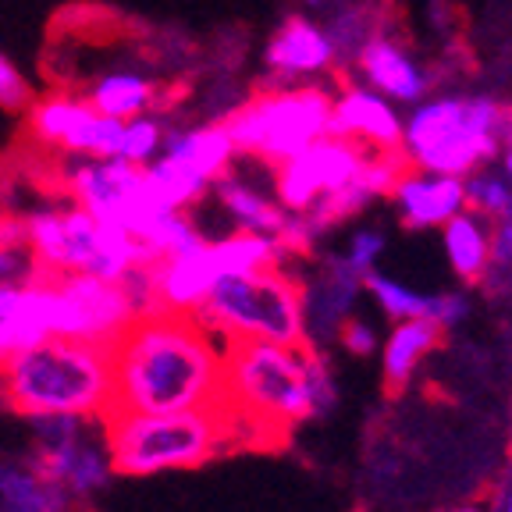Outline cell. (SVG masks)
Returning <instances> with one entry per match:
<instances>
[{
    "mask_svg": "<svg viewBox=\"0 0 512 512\" xmlns=\"http://www.w3.org/2000/svg\"><path fill=\"white\" fill-rule=\"evenodd\" d=\"M224 399V342L192 313H143L111 345L107 413H189Z\"/></svg>",
    "mask_w": 512,
    "mask_h": 512,
    "instance_id": "cell-1",
    "label": "cell"
},
{
    "mask_svg": "<svg viewBox=\"0 0 512 512\" xmlns=\"http://www.w3.org/2000/svg\"><path fill=\"white\" fill-rule=\"evenodd\" d=\"M242 445H285L313 420L306 392V345H224V399Z\"/></svg>",
    "mask_w": 512,
    "mask_h": 512,
    "instance_id": "cell-2",
    "label": "cell"
},
{
    "mask_svg": "<svg viewBox=\"0 0 512 512\" xmlns=\"http://www.w3.org/2000/svg\"><path fill=\"white\" fill-rule=\"evenodd\" d=\"M0 402L25 416L104 420L111 406V345L47 338L0 363Z\"/></svg>",
    "mask_w": 512,
    "mask_h": 512,
    "instance_id": "cell-3",
    "label": "cell"
},
{
    "mask_svg": "<svg viewBox=\"0 0 512 512\" xmlns=\"http://www.w3.org/2000/svg\"><path fill=\"white\" fill-rule=\"evenodd\" d=\"M509 139L512 107L495 96H424L402 118L399 153L416 171L466 178L498 160Z\"/></svg>",
    "mask_w": 512,
    "mask_h": 512,
    "instance_id": "cell-4",
    "label": "cell"
},
{
    "mask_svg": "<svg viewBox=\"0 0 512 512\" xmlns=\"http://www.w3.org/2000/svg\"><path fill=\"white\" fill-rule=\"evenodd\" d=\"M100 434L114 477L196 470L242 445L232 416L221 406L189 413H107Z\"/></svg>",
    "mask_w": 512,
    "mask_h": 512,
    "instance_id": "cell-5",
    "label": "cell"
},
{
    "mask_svg": "<svg viewBox=\"0 0 512 512\" xmlns=\"http://www.w3.org/2000/svg\"><path fill=\"white\" fill-rule=\"evenodd\" d=\"M25 221V253L40 274H93L121 281L132 267H150V253L121 228L100 224L75 203H50Z\"/></svg>",
    "mask_w": 512,
    "mask_h": 512,
    "instance_id": "cell-6",
    "label": "cell"
},
{
    "mask_svg": "<svg viewBox=\"0 0 512 512\" xmlns=\"http://www.w3.org/2000/svg\"><path fill=\"white\" fill-rule=\"evenodd\" d=\"M196 320L207 324L224 345H306L303 292L292 267H264L253 274L221 278L196 310Z\"/></svg>",
    "mask_w": 512,
    "mask_h": 512,
    "instance_id": "cell-7",
    "label": "cell"
},
{
    "mask_svg": "<svg viewBox=\"0 0 512 512\" xmlns=\"http://www.w3.org/2000/svg\"><path fill=\"white\" fill-rule=\"evenodd\" d=\"M331 100L335 93L320 82L264 86L228 111L224 128H228L239 157L260 160L264 168H278L328 136Z\"/></svg>",
    "mask_w": 512,
    "mask_h": 512,
    "instance_id": "cell-8",
    "label": "cell"
},
{
    "mask_svg": "<svg viewBox=\"0 0 512 512\" xmlns=\"http://www.w3.org/2000/svg\"><path fill=\"white\" fill-rule=\"evenodd\" d=\"M61 192L100 224L121 228L132 239H139L153 214L164 210L153 203L143 168L118 157H64Z\"/></svg>",
    "mask_w": 512,
    "mask_h": 512,
    "instance_id": "cell-9",
    "label": "cell"
},
{
    "mask_svg": "<svg viewBox=\"0 0 512 512\" xmlns=\"http://www.w3.org/2000/svg\"><path fill=\"white\" fill-rule=\"evenodd\" d=\"M43 288L50 338L114 345L136 320V306L121 281H104L93 274H43Z\"/></svg>",
    "mask_w": 512,
    "mask_h": 512,
    "instance_id": "cell-10",
    "label": "cell"
},
{
    "mask_svg": "<svg viewBox=\"0 0 512 512\" xmlns=\"http://www.w3.org/2000/svg\"><path fill=\"white\" fill-rule=\"evenodd\" d=\"M25 136L61 157H118L125 121L96 114L75 89L32 96L25 107Z\"/></svg>",
    "mask_w": 512,
    "mask_h": 512,
    "instance_id": "cell-11",
    "label": "cell"
},
{
    "mask_svg": "<svg viewBox=\"0 0 512 512\" xmlns=\"http://www.w3.org/2000/svg\"><path fill=\"white\" fill-rule=\"evenodd\" d=\"M367 150L349 139L324 136L292 160L278 164L274 171V200L288 210V214H306L328 196L342 192L345 185L356 182Z\"/></svg>",
    "mask_w": 512,
    "mask_h": 512,
    "instance_id": "cell-12",
    "label": "cell"
},
{
    "mask_svg": "<svg viewBox=\"0 0 512 512\" xmlns=\"http://www.w3.org/2000/svg\"><path fill=\"white\" fill-rule=\"evenodd\" d=\"M29 466L43 480L57 484L75 505L107 491V484L114 480V466L111 456H107L104 434H100V420H89L72 438L54 441V445H36Z\"/></svg>",
    "mask_w": 512,
    "mask_h": 512,
    "instance_id": "cell-13",
    "label": "cell"
},
{
    "mask_svg": "<svg viewBox=\"0 0 512 512\" xmlns=\"http://www.w3.org/2000/svg\"><path fill=\"white\" fill-rule=\"evenodd\" d=\"M360 288H363V278L345 264L342 253L317 256V271H313L310 278H299L306 345L328 349V345L335 342L338 328L352 317V306H356Z\"/></svg>",
    "mask_w": 512,
    "mask_h": 512,
    "instance_id": "cell-14",
    "label": "cell"
},
{
    "mask_svg": "<svg viewBox=\"0 0 512 512\" xmlns=\"http://www.w3.org/2000/svg\"><path fill=\"white\" fill-rule=\"evenodd\" d=\"M264 68L271 75V86H303L335 72L338 54L324 25L303 15H288L267 40Z\"/></svg>",
    "mask_w": 512,
    "mask_h": 512,
    "instance_id": "cell-15",
    "label": "cell"
},
{
    "mask_svg": "<svg viewBox=\"0 0 512 512\" xmlns=\"http://www.w3.org/2000/svg\"><path fill=\"white\" fill-rule=\"evenodd\" d=\"M352 75L356 82L370 86L374 93L388 96L392 104H420L424 96H431V72L424 61L392 32L377 29L352 57Z\"/></svg>",
    "mask_w": 512,
    "mask_h": 512,
    "instance_id": "cell-16",
    "label": "cell"
},
{
    "mask_svg": "<svg viewBox=\"0 0 512 512\" xmlns=\"http://www.w3.org/2000/svg\"><path fill=\"white\" fill-rule=\"evenodd\" d=\"M328 136L349 139L367 153H399L402 114L399 104L374 93L363 82H342L331 100V132Z\"/></svg>",
    "mask_w": 512,
    "mask_h": 512,
    "instance_id": "cell-17",
    "label": "cell"
},
{
    "mask_svg": "<svg viewBox=\"0 0 512 512\" xmlns=\"http://www.w3.org/2000/svg\"><path fill=\"white\" fill-rule=\"evenodd\" d=\"M388 200L395 203L399 221L409 232H427V228H441L459 210H466V189L463 178L406 168L388 192Z\"/></svg>",
    "mask_w": 512,
    "mask_h": 512,
    "instance_id": "cell-18",
    "label": "cell"
},
{
    "mask_svg": "<svg viewBox=\"0 0 512 512\" xmlns=\"http://www.w3.org/2000/svg\"><path fill=\"white\" fill-rule=\"evenodd\" d=\"M217 285V271L210 264L207 239L200 246L185 249V253L164 256L157 264H150V288H153V306L160 313H192L203 306L210 296V288Z\"/></svg>",
    "mask_w": 512,
    "mask_h": 512,
    "instance_id": "cell-19",
    "label": "cell"
},
{
    "mask_svg": "<svg viewBox=\"0 0 512 512\" xmlns=\"http://www.w3.org/2000/svg\"><path fill=\"white\" fill-rule=\"evenodd\" d=\"M86 104L96 114H107V118H139V114H160L164 104V86L153 79L146 68L136 64H111L104 72H96L93 79L82 89Z\"/></svg>",
    "mask_w": 512,
    "mask_h": 512,
    "instance_id": "cell-20",
    "label": "cell"
},
{
    "mask_svg": "<svg viewBox=\"0 0 512 512\" xmlns=\"http://www.w3.org/2000/svg\"><path fill=\"white\" fill-rule=\"evenodd\" d=\"M164 157L178 160L185 168H192L196 175H203L210 185L224 175V171L235 168V143L228 136L224 121H203V125H168V136H164Z\"/></svg>",
    "mask_w": 512,
    "mask_h": 512,
    "instance_id": "cell-21",
    "label": "cell"
},
{
    "mask_svg": "<svg viewBox=\"0 0 512 512\" xmlns=\"http://www.w3.org/2000/svg\"><path fill=\"white\" fill-rule=\"evenodd\" d=\"M445 331L434 324L431 317H413L392 324V331L381 342V377L388 395H399L409 388V381L416 377L420 363L431 356L441 345Z\"/></svg>",
    "mask_w": 512,
    "mask_h": 512,
    "instance_id": "cell-22",
    "label": "cell"
},
{
    "mask_svg": "<svg viewBox=\"0 0 512 512\" xmlns=\"http://www.w3.org/2000/svg\"><path fill=\"white\" fill-rule=\"evenodd\" d=\"M217 207L228 214L235 232H253V235H278L285 224L288 210L274 200L271 192H264L260 185H253L249 178H242L239 171H224L214 185H210Z\"/></svg>",
    "mask_w": 512,
    "mask_h": 512,
    "instance_id": "cell-23",
    "label": "cell"
},
{
    "mask_svg": "<svg viewBox=\"0 0 512 512\" xmlns=\"http://www.w3.org/2000/svg\"><path fill=\"white\" fill-rule=\"evenodd\" d=\"M441 246H445L448 267L463 285H484L491 271V221L459 210L452 221L441 224Z\"/></svg>",
    "mask_w": 512,
    "mask_h": 512,
    "instance_id": "cell-24",
    "label": "cell"
},
{
    "mask_svg": "<svg viewBox=\"0 0 512 512\" xmlns=\"http://www.w3.org/2000/svg\"><path fill=\"white\" fill-rule=\"evenodd\" d=\"M0 505L4 512H75V502L57 484L25 463H0Z\"/></svg>",
    "mask_w": 512,
    "mask_h": 512,
    "instance_id": "cell-25",
    "label": "cell"
},
{
    "mask_svg": "<svg viewBox=\"0 0 512 512\" xmlns=\"http://www.w3.org/2000/svg\"><path fill=\"white\" fill-rule=\"evenodd\" d=\"M146 185H150V196L157 207L164 210H192L196 203H203L210 196V182L203 175H196L192 168L178 164V160L164 157L150 160L143 168Z\"/></svg>",
    "mask_w": 512,
    "mask_h": 512,
    "instance_id": "cell-26",
    "label": "cell"
},
{
    "mask_svg": "<svg viewBox=\"0 0 512 512\" xmlns=\"http://www.w3.org/2000/svg\"><path fill=\"white\" fill-rule=\"evenodd\" d=\"M363 288H367L370 299L381 306V313L392 320V324L427 317V310H431V296H424L420 288L406 285V281L392 278V274H384V271H370L367 278H363Z\"/></svg>",
    "mask_w": 512,
    "mask_h": 512,
    "instance_id": "cell-27",
    "label": "cell"
},
{
    "mask_svg": "<svg viewBox=\"0 0 512 512\" xmlns=\"http://www.w3.org/2000/svg\"><path fill=\"white\" fill-rule=\"evenodd\" d=\"M164 136H168V121L160 118V114H139V118H128L125 128H121L118 160L136 164V168H146V164L157 160L160 150H164Z\"/></svg>",
    "mask_w": 512,
    "mask_h": 512,
    "instance_id": "cell-28",
    "label": "cell"
},
{
    "mask_svg": "<svg viewBox=\"0 0 512 512\" xmlns=\"http://www.w3.org/2000/svg\"><path fill=\"white\" fill-rule=\"evenodd\" d=\"M463 189H466V210L488 217V221H498V217H505L512 210V185L502 178V171H491V164L466 175Z\"/></svg>",
    "mask_w": 512,
    "mask_h": 512,
    "instance_id": "cell-29",
    "label": "cell"
},
{
    "mask_svg": "<svg viewBox=\"0 0 512 512\" xmlns=\"http://www.w3.org/2000/svg\"><path fill=\"white\" fill-rule=\"evenodd\" d=\"M306 392H310L313 420H324V416L335 413L338 381H335V367H331V360H328V349L306 345Z\"/></svg>",
    "mask_w": 512,
    "mask_h": 512,
    "instance_id": "cell-30",
    "label": "cell"
},
{
    "mask_svg": "<svg viewBox=\"0 0 512 512\" xmlns=\"http://www.w3.org/2000/svg\"><path fill=\"white\" fill-rule=\"evenodd\" d=\"M384 246H388V239H384L381 228H356L349 235V242H345L342 256L352 271L360 274V278H367L370 271H377V260H381Z\"/></svg>",
    "mask_w": 512,
    "mask_h": 512,
    "instance_id": "cell-31",
    "label": "cell"
},
{
    "mask_svg": "<svg viewBox=\"0 0 512 512\" xmlns=\"http://www.w3.org/2000/svg\"><path fill=\"white\" fill-rule=\"evenodd\" d=\"M32 96L36 93H32V82L22 75V68L8 54H0V107L22 114L32 104Z\"/></svg>",
    "mask_w": 512,
    "mask_h": 512,
    "instance_id": "cell-32",
    "label": "cell"
},
{
    "mask_svg": "<svg viewBox=\"0 0 512 512\" xmlns=\"http://www.w3.org/2000/svg\"><path fill=\"white\" fill-rule=\"evenodd\" d=\"M470 310H473V303L463 288H448V292H434L431 296V310H427V317H431L441 331H452L470 317Z\"/></svg>",
    "mask_w": 512,
    "mask_h": 512,
    "instance_id": "cell-33",
    "label": "cell"
},
{
    "mask_svg": "<svg viewBox=\"0 0 512 512\" xmlns=\"http://www.w3.org/2000/svg\"><path fill=\"white\" fill-rule=\"evenodd\" d=\"M335 342L342 345L349 356H360V360H367V356H374L377 345H381V338H377V328L370 324L367 317H349L338 328Z\"/></svg>",
    "mask_w": 512,
    "mask_h": 512,
    "instance_id": "cell-34",
    "label": "cell"
},
{
    "mask_svg": "<svg viewBox=\"0 0 512 512\" xmlns=\"http://www.w3.org/2000/svg\"><path fill=\"white\" fill-rule=\"evenodd\" d=\"M32 278V260L25 249H4L0 246V281H29Z\"/></svg>",
    "mask_w": 512,
    "mask_h": 512,
    "instance_id": "cell-35",
    "label": "cell"
},
{
    "mask_svg": "<svg viewBox=\"0 0 512 512\" xmlns=\"http://www.w3.org/2000/svg\"><path fill=\"white\" fill-rule=\"evenodd\" d=\"M22 285H25V281H22ZM22 285H18V281H0V320H4L11 310H15L18 292H22Z\"/></svg>",
    "mask_w": 512,
    "mask_h": 512,
    "instance_id": "cell-36",
    "label": "cell"
},
{
    "mask_svg": "<svg viewBox=\"0 0 512 512\" xmlns=\"http://www.w3.org/2000/svg\"><path fill=\"white\" fill-rule=\"evenodd\" d=\"M498 164H502V168H498V171H502V178L512 185V143L502 146V153H498Z\"/></svg>",
    "mask_w": 512,
    "mask_h": 512,
    "instance_id": "cell-37",
    "label": "cell"
},
{
    "mask_svg": "<svg viewBox=\"0 0 512 512\" xmlns=\"http://www.w3.org/2000/svg\"><path fill=\"white\" fill-rule=\"evenodd\" d=\"M498 512H512V470L502 484V495H498Z\"/></svg>",
    "mask_w": 512,
    "mask_h": 512,
    "instance_id": "cell-38",
    "label": "cell"
},
{
    "mask_svg": "<svg viewBox=\"0 0 512 512\" xmlns=\"http://www.w3.org/2000/svg\"><path fill=\"white\" fill-rule=\"evenodd\" d=\"M445 512H480L477 505H456V509H445Z\"/></svg>",
    "mask_w": 512,
    "mask_h": 512,
    "instance_id": "cell-39",
    "label": "cell"
},
{
    "mask_svg": "<svg viewBox=\"0 0 512 512\" xmlns=\"http://www.w3.org/2000/svg\"><path fill=\"white\" fill-rule=\"evenodd\" d=\"M306 8H324V4H328V0H303Z\"/></svg>",
    "mask_w": 512,
    "mask_h": 512,
    "instance_id": "cell-40",
    "label": "cell"
},
{
    "mask_svg": "<svg viewBox=\"0 0 512 512\" xmlns=\"http://www.w3.org/2000/svg\"><path fill=\"white\" fill-rule=\"evenodd\" d=\"M509 143H512V139H509Z\"/></svg>",
    "mask_w": 512,
    "mask_h": 512,
    "instance_id": "cell-41",
    "label": "cell"
}]
</instances>
